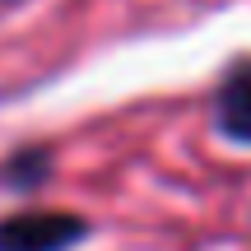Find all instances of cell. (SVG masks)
<instances>
[{"instance_id": "1", "label": "cell", "mask_w": 251, "mask_h": 251, "mask_svg": "<svg viewBox=\"0 0 251 251\" xmlns=\"http://www.w3.org/2000/svg\"><path fill=\"white\" fill-rule=\"evenodd\" d=\"M89 237V219L65 209H24L0 219V251H75Z\"/></svg>"}, {"instance_id": "2", "label": "cell", "mask_w": 251, "mask_h": 251, "mask_svg": "<svg viewBox=\"0 0 251 251\" xmlns=\"http://www.w3.org/2000/svg\"><path fill=\"white\" fill-rule=\"evenodd\" d=\"M214 126L233 144H251V61H237L214 93Z\"/></svg>"}, {"instance_id": "3", "label": "cell", "mask_w": 251, "mask_h": 251, "mask_svg": "<svg viewBox=\"0 0 251 251\" xmlns=\"http://www.w3.org/2000/svg\"><path fill=\"white\" fill-rule=\"evenodd\" d=\"M47 177H51V149L47 144H24L0 163V181L14 191H37Z\"/></svg>"}]
</instances>
